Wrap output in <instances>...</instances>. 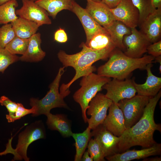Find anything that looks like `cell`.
I'll return each instance as SVG.
<instances>
[{
  "mask_svg": "<svg viewBox=\"0 0 161 161\" xmlns=\"http://www.w3.org/2000/svg\"><path fill=\"white\" fill-rule=\"evenodd\" d=\"M155 62H157L160 64L159 68V70L160 73H161V56L160 55L155 58Z\"/></svg>",
  "mask_w": 161,
  "mask_h": 161,
  "instance_id": "41",
  "label": "cell"
},
{
  "mask_svg": "<svg viewBox=\"0 0 161 161\" xmlns=\"http://www.w3.org/2000/svg\"><path fill=\"white\" fill-rule=\"evenodd\" d=\"M147 52L154 57L161 55V41L151 44L147 47Z\"/></svg>",
  "mask_w": 161,
  "mask_h": 161,
  "instance_id": "35",
  "label": "cell"
},
{
  "mask_svg": "<svg viewBox=\"0 0 161 161\" xmlns=\"http://www.w3.org/2000/svg\"><path fill=\"white\" fill-rule=\"evenodd\" d=\"M108 109V114L103 124L114 135L120 137L126 129L123 112L117 104L113 102Z\"/></svg>",
  "mask_w": 161,
  "mask_h": 161,
  "instance_id": "17",
  "label": "cell"
},
{
  "mask_svg": "<svg viewBox=\"0 0 161 161\" xmlns=\"http://www.w3.org/2000/svg\"><path fill=\"white\" fill-rule=\"evenodd\" d=\"M131 29L130 34L125 35L123 38L124 53L130 57L140 58L147 52V48L151 43L136 28Z\"/></svg>",
  "mask_w": 161,
  "mask_h": 161,
  "instance_id": "10",
  "label": "cell"
},
{
  "mask_svg": "<svg viewBox=\"0 0 161 161\" xmlns=\"http://www.w3.org/2000/svg\"><path fill=\"white\" fill-rule=\"evenodd\" d=\"M29 42V38L24 39L16 36L4 48L13 55H24L26 51Z\"/></svg>",
  "mask_w": 161,
  "mask_h": 161,
  "instance_id": "28",
  "label": "cell"
},
{
  "mask_svg": "<svg viewBox=\"0 0 161 161\" xmlns=\"http://www.w3.org/2000/svg\"><path fill=\"white\" fill-rule=\"evenodd\" d=\"M80 81V87L73 95L74 100L78 103L81 109L82 117L85 122L88 118L86 112L89 104L103 86L111 80L110 78L101 76L93 72L83 76Z\"/></svg>",
  "mask_w": 161,
  "mask_h": 161,
  "instance_id": "4",
  "label": "cell"
},
{
  "mask_svg": "<svg viewBox=\"0 0 161 161\" xmlns=\"http://www.w3.org/2000/svg\"><path fill=\"white\" fill-rule=\"evenodd\" d=\"M0 104L5 106L7 108L9 114H13L17 110L19 103H16L12 101L5 96H2L0 98Z\"/></svg>",
  "mask_w": 161,
  "mask_h": 161,
  "instance_id": "34",
  "label": "cell"
},
{
  "mask_svg": "<svg viewBox=\"0 0 161 161\" xmlns=\"http://www.w3.org/2000/svg\"><path fill=\"white\" fill-rule=\"evenodd\" d=\"M74 0H38L35 2L45 10L49 16L55 18L58 13L64 10L71 11Z\"/></svg>",
  "mask_w": 161,
  "mask_h": 161,
  "instance_id": "23",
  "label": "cell"
},
{
  "mask_svg": "<svg viewBox=\"0 0 161 161\" xmlns=\"http://www.w3.org/2000/svg\"><path fill=\"white\" fill-rule=\"evenodd\" d=\"M65 67L59 68L58 72L53 81L49 86V90L45 96L41 99L31 98L30 105L36 109L33 116L41 114L46 115L50 113L51 110L55 108L69 109L64 100L65 97L59 92L60 83L61 77L65 71Z\"/></svg>",
  "mask_w": 161,
  "mask_h": 161,
  "instance_id": "5",
  "label": "cell"
},
{
  "mask_svg": "<svg viewBox=\"0 0 161 161\" xmlns=\"http://www.w3.org/2000/svg\"><path fill=\"white\" fill-rule=\"evenodd\" d=\"M96 2H101V0H89Z\"/></svg>",
  "mask_w": 161,
  "mask_h": 161,
  "instance_id": "44",
  "label": "cell"
},
{
  "mask_svg": "<svg viewBox=\"0 0 161 161\" xmlns=\"http://www.w3.org/2000/svg\"><path fill=\"white\" fill-rule=\"evenodd\" d=\"M140 25V31L151 43L160 40L161 34V8L153 9Z\"/></svg>",
  "mask_w": 161,
  "mask_h": 161,
  "instance_id": "14",
  "label": "cell"
},
{
  "mask_svg": "<svg viewBox=\"0 0 161 161\" xmlns=\"http://www.w3.org/2000/svg\"><path fill=\"white\" fill-rule=\"evenodd\" d=\"M18 6L16 0H10L0 5V24L11 23L18 18L16 13Z\"/></svg>",
  "mask_w": 161,
  "mask_h": 161,
  "instance_id": "26",
  "label": "cell"
},
{
  "mask_svg": "<svg viewBox=\"0 0 161 161\" xmlns=\"http://www.w3.org/2000/svg\"><path fill=\"white\" fill-rule=\"evenodd\" d=\"M80 47L81 51L73 54H68L65 51L60 50L58 53L60 61L65 67L71 66L75 70L73 78L68 83H63L60 88V93L65 97L70 93L69 88L76 80L80 77L95 71L97 69L92 64L100 60L108 58L111 52L115 49V46L102 49L94 50L86 46L82 42Z\"/></svg>",
  "mask_w": 161,
  "mask_h": 161,
  "instance_id": "2",
  "label": "cell"
},
{
  "mask_svg": "<svg viewBox=\"0 0 161 161\" xmlns=\"http://www.w3.org/2000/svg\"><path fill=\"white\" fill-rule=\"evenodd\" d=\"M161 160V157H155L151 158H144L143 161H160Z\"/></svg>",
  "mask_w": 161,
  "mask_h": 161,
  "instance_id": "40",
  "label": "cell"
},
{
  "mask_svg": "<svg viewBox=\"0 0 161 161\" xmlns=\"http://www.w3.org/2000/svg\"><path fill=\"white\" fill-rule=\"evenodd\" d=\"M112 103L111 100L100 93H97L92 99L86 112V114L91 116L87 122L91 130L103 123L107 116V110Z\"/></svg>",
  "mask_w": 161,
  "mask_h": 161,
  "instance_id": "9",
  "label": "cell"
},
{
  "mask_svg": "<svg viewBox=\"0 0 161 161\" xmlns=\"http://www.w3.org/2000/svg\"><path fill=\"white\" fill-rule=\"evenodd\" d=\"M151 6L153 9L161 8V0H150Z\"/></svg>",
  "mask_w": 161,
  "mask_h": 161,
  "instance_id": "38",
  "label": "cell"
},
{
  "mask_svg": "<svg viewBox=\"0 0 161 161\" xmlns=\"http://www.w3.org/2000/svg\"><path fill=\"white\" fill-rule=\"evenodd\" d=\"M71 11L78 17L84 29L86 36L87 44L92 37L97 33L107 31L99 24L87 11L85 9L81 7L75 1Z\"/></svg>",
  "mask_w": 161,
  "mask_h": 161,
  "instance_id": "15",
  "label": "cell"
},
{
  "mask_svg": "<svg viewBox=\"0 0 161 161\" xmlns=\"http://www.w3.org/2000/svg\"><path fill=\"white\" fill-rule=\"evenodd\" d=\"M134 80L126 78L120 80L113 78L103 87V89L106 90L105 96L116 104L122 100L132 97L137 93Z\"/></svg>",
  "mask_w": 161,
  "mask_h": 161,
  "instance_id": "8",
  "label": "cell"
},
{
  "mask_svg": "<svg viewBox=\"0 0 161 161\" xmlns=\"http://www.w3.org/2000/svg\"><path fill=\"white\" fill-rule=\"evenodd\" d=\"M6 154V153L5 150L2 152H0V156L2 155H4Z\"/></svg>",
  "mask_w": 161,
  "mask_h": 161,
  "instance_id": "43",
  "label": "cell"
},
{
  "mask_svg": "<svg viewBox=\"0 0 161 161\" xmlns=\"http://www.w3.org/2000/svg\"><path fill=\"white\" fill-rule=\"evenodd\" d=\"M108 61L97 69L100 76L123 80L126 78L134 70L145 69L147 65L152 63L155 57L150 55L135 58L126 55L119 49H114Z\"/></svg>",
  "mask_w": 161,
  "mask_h": 161,
  "instance_id": "3",
  "label": "cell"
},
{
  "mask_svg": "<svg viewBox=\"0 0 161 161\" xmlns=\"http://www.w3.org/2000/svg\"><path fill=\"white\" fill-rule=\"evenodd\" d=\"M161 154V144L157 143L148 148L140 150L128 149L123 152L117 153L105 158L109 161H129L160 155Z\"/></svg>",
  "mask_w": 161,
  "mask_h": 161,
  "instance_id": "18",
  "label": "cell"
},
{
  "mask_svg": "<svg viewBox=\"0 0 161 161\" xmlns=\"http://www.w3.org/2000/svg\"><path fill=\"white\" fill-rule=\"evenodd\" d=\"M19 57L10 53L5 48H0V73H3L11 64L19 60Z\"/></svg>",
  "mask_w": 161,
  "mask_h": 161,
  "instance_id": "29",
  "label": "cell"
},
{
  "mask_svg": "<svg viewBox=\"0 0 161 161\" xmlns=\"http://www.w3.org/2000/svg\"><path fill=\"white\" fill-rule=\"evenodd\" d=\"M91 129L88 126L81 133H72V136L75 140L76 154L75 161H80L82 155L87 147L89 142L92 136Z\"/></svg>",
  "mask_w": 161,
  "mask_h": 161,
  "instance_id": "25",
  "label": "cell"
},
{
  "mask_svg": "<svg viewBox=\"0 0 161 161\" xmlns=\"http://www.w3.org/2000/svg\"><path fill=\"white\" fill-rule=\"evenodd\" d=\"M150 97L139 95L120 101L117 104L124 116L126 129L134 125L142 117Z\"/></svg>",
  "mask_w": 161,
  "mask_h": 161,
  "instance_id": "7",
  "label": "cell"
},
{
  "mask_svg": "<svg viewBox=\"0 0 161 161\" xmlns=\"http://www.w3.org/2000/svg\"><path fill=\"white\" fill-rule=\"evenodd\" d=\"M16 36L11 23L3 25L0 27V48H4Z\"/></svg>",
  "mask_w": 161,
  "mask_h": 161,
  "instance_id": "31",
  "label": "cell"
},
{
  "mask_svg": "<svg viewBox=\"0 0 161 161\" xmlns=\"http://www.w3.org/2000/svg\"><path fill=\"white\" fill-rule=\"evenodd\" d=\"M92 130L91 132L92 136L99 143L105 157L119 153L118 144L120 137L114 135L106 128L103 124Z\"/></svg>",
  "mask_w": 161,
  "mask_h": 161,
  "instance_id": "12",
  "label": "cell"
},
{
  "mask_svg": "<svg viewBox=\"0 0 161 161\" xmlns=\"http://www.w3.org/2000/svg\"><path fill=\"white\" fill-rule=\"evenodd\" d=\"M11 24L16 36L24 39L29 38L36 33L40 27L34 22L19 17Z\"/></svg>",
  "mask_w": 161,
  "mask_h": 161,
  "instance_id": "24",
  "label": "cell"
},
{
  "mask_svg": "<svg viewBox=\"0 0 161 161\" xmlns=\"http://www.w3.org/2000/svg\"><path fill=\"white\" fill-rule=\"evenodd\" d=\"M45 129L42 122L36 121L27 127L20 134L15 149L12 146V137L7 144L6 149L8 154L14 155L13 160H24L28 161L30 159L27 156V151L29 145L36 140L45 138Z\"/></svg>",
  "mask_w": 161,
  "mask_h": 161,
  "instance_id": "6",
  "label": "cell"
},
{
  "mask_svg": "<svg viewBox=\"0 0 161 161\" xmlns=\"http://www.w3.org/2000/svg\"><path fill=\"white\" fill-rule=\"evenodd\" d=\"M85 9L94 20L105 29L116 20L110 9L102 2L87 0Z\"/></svg>",
  "mask_w": 161,
  "mask_h": 161,
  "instance_id": "16",
  "label": "cell"
},
{
  "mask_svg": "<svg viewBox=\"0 0 161 161\" xmlns=\"http://www.w3.org/2000/svg\"><path fill=\"white\" fill-rule=\"evenodd\" d=\"M32 0V1H34L35 2V1H37V0Z\"/></svg>",
  "mask_w": 161,
  "mask_h": 161,
  "instance_id": "45",
  "label": "cell"
},
{
  "mask_svg": "<svg viewBox=\"0 0 161 161\" xmlns=\"http://www.w3.org/2000/svg\"><path fill=\"white\" fill-rule=\"evenodd\" d=\"M10 0H0V5Z\"/></svg>",
  "mask_w": 161,
  "mask_h": 161,
  "instance_id": "42",
  "label": "cell"
},
{
  "mask_svg": "<svg viewBox=\"0 0 161 161\" xmlns=\"http://www.w3.org/2000/svg\"><path fill=\"white\" fill-rule=\"evenodd\" d=\"M87 147V151L94 161H105V157L101 148L97 141L94 138L89 140Z\"/></svg>",
  "mask_w": 161,
  "mask_h": 161,
  "instance_id": "32",
  "label": "cell"
},
{
  "mask_svg": "<svg viewBox=\"0 0 161 161\" xmlns=\"http://www.w3.org/2000/svg\"><path fill=\"white\" fill-rule=\"evenodd\" d=\"M22 5L16 10V13L19 17L30 21L40 26L52 24L46 11L31 0H22Z\"/></svg>",
  "mask_w": 161,
  "mask_h": 161,
  "instance_id": "11",
  "label": "cell"
},
{
  "mask_svg": "<svg viewBox=\"0 0 161 161\" xmlns=\"http://www.w3.org/2000/svg\"><path fill=\"white\" fill-rule=\"evenodd\" d=\"M152 63L148 64L145 69L147 72V77L145 82L142 84H137L134 80V83L137 94L152 97L156 95L160 90L161 78L154 75L151 69Z\"/></svg>",
  "mask_w": 161,
  "mask_h": 161,
  "instance_id": "19",
  "label": "cell"
},
{
  "mask_svg": "<svg viewBox=\"0 0 161 161\" xmlns=\"http://www.w3.org/2000/svg\"><path fill=\"white\" fill-rule=\"evenodd\" d=\"M110 10L116 20L129 27L136 28L138 25L139 11L131 0H122L116 7L110 9Z\"/></svg>",
  "mask_w": 161,
  "mask_h": 161,
  "instance_id": "13",
  "label": "cell"
},
{
  "mask_svg": "<svg viewBox=\"0 0 161 161\" xmlns=\"http://www.w3.org/2000/svg\"><path fill=\"white\" fill-rule=\"evenodd\" d=\"M36 111V109L34 106L32 107L30 109H27L21 103H19L16 111L13 114H6V118L8 122H13L28 114H32V115Z\"/></svg>",
  "mask_w": 161,
  "mask_h": 161,
  "instance_id": "33",
  "label": "cell"
},
{
  "mask_svg": "<svg viewBox=\"0 0 161 161\" xmlns=\"http://www.w3.org/2000/svg\"><path fill=\"white\" fill-rule=\"evenodd\" d=\"M109 34L116 47L124 50L123 43L124 36L131 33V28L121 22L116 20L110 26L105 29Z\"/></svg>",
  "mask_w": 161,
  "mask_h": 161,
  "instance_id": "22",
  "label": "cell"
},
{
  "mask_svg": "<svg viewBox=\"0 0 161 161\" xmlns=\"http://www.w3.org/2000/svg\"><path fill=\"white\" fill-rule=\"evenodd\" d=\"M138 9L139 14L138 25H140L149 13L153 9L150 0H131Z\"/></svg>",
  "mask_w": 161,
  "mask_h": 161,
  "instance_id": "30",
  "label": "cell"
},
{
  "mask_svg": "<svg viewBox=\"0 0 161 161\" xmlns=\"http://www.w3.org/2000/svg\"><path fill=\"white\" fill-rule=\"evenodd\" d=\"M161 97L160 90L155 96L150 97L141 118L132 126L126 129L120 136L119 153L124 152L134 146L147 148L157 143L154 139V134L156 130L161 132V126L155 123L154 114Z\"/></svg>",
  "mask_w": 161,
  "mask_h": 161,
  "instance_id": "1",
  "label": "cell"
},
{
  "mask_svg": "<svg viewBox=\"0 0 161 161\" xmlns=\"http://www.w3.org/2000/svg\"><path fill=\"white\" fill-rule=\"evenodd\" d=\"M122 0H101V2L110 9L116 7Z\"/></svg>",
  "mask_w": 161,
  "mask_h": 161,
  "instance_id": "37",
  "label": "cell"
},
{
  "mask_svg": "<svg viewBox=\"0 0 161 161\" xmlns=\"http://www.w3.org/2000/svg\"><path fill=\"white\" fill-rule=\"evenodd\" d=\"M41 40L40 33H36L29 38L28 47L24 54L19 57L22 61L38 62L42 60L46 52L41 49Z\"/></svg>",
  "mask_w": 161,
  "mask_h": 161,
  "instance_id": "20",
  "label": "cell"
},
{
  "mask_svg": "<svg viewBox=\"0 0 161 161\" xmlns=\"http://www.w3.org/2000/svg\"><path fill=\"white\" fill-rule=\"evenodd\" d=\"M46 116L47 117V124L49 129L58 131L65 137L72 136L73 133L71 124L65 115L53 114L50 113Z\"/></svg>",
  "mask_w": 161,
  "mask_h": 161,
  "instance_id": "21",
  "label": "cell"
},
{
  "mask_svg": "<svg viewBox=\"0 0 161 161\" xmlns=\"http://www.w3.org/2000/svg\"><path fill=\"white\" fill-rule=\"evenodd\" d=\"M54 40L59 43H64L68 40L66 33L64 29L60 28L55 32L54 34Z\"/></svg>",
  "mask_w": 161,
  "mask_h": 161,
  "instance_id": "36",
  "label": "cell"
},
{
  "mask_svg": "<svg viewBox=\"0 0 161 161\" xmlns=\"http://www.w3.org/2000/svg\"><path fill=\"white\" fill-rule=\"evenodd\" d=\"M85 45L94 50L102 49L115 46L107 31L100 32L95 34L88 43Z\"/></svg>",
  "mask_w": 161,
  "mask_h": 161,
  "instance_id": "27",
  "label": "cell"
},
{
  "mask_svg": "<svg viewBox=\"0 0 161 161\" xmlns=\"http://www.w3.org/2000/svg\"><path fill=\"white\" fill-rule=\"evenodd\" d=\"M81 161H93L92 158L90 156L87 151H85L81 158Z\"/></svg>",
  "mask_w": 161,
  "mask_h": 161,
  "instance_id": "39",
  "label": "cell"
}]
</instances>
